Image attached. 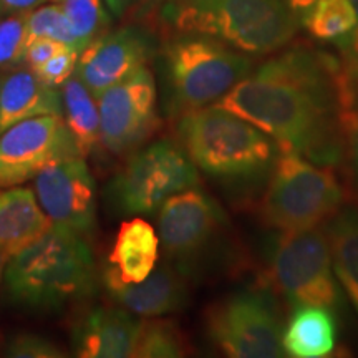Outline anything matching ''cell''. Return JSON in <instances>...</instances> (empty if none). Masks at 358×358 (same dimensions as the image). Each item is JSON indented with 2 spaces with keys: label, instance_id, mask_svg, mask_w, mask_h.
Instances as JSON below:
<instances>
[{
  "label": "cell",
  "instance_id": "29",
  "mask_svg": "<svg viewBox=\"0 0 358 358\" xmlns=\"http://www.w3.org/2000/svg\"><path fill=\"white\" fill-rule=\"evenodd\" d=\"M80 52L73 50V48H66V50L57 53L52 57L47 64H43L40 69L35 70L38 78L48 85V87L60 88L71 75L75 73L77 69Z\"/></svg>",
  "mask_w": 358,
  "mask_h": 358
},
{
  "label": "cell",
  "instance_id": "15",
  "mask_svg": "<svg viewBox=\"0 0 358 358\" xmlns=\"http://www.w3.org/2000/svg\"><path fill=\"white\" fill-rule=\"evenodd\" d=\"M103 284L110 297L134 315H166L181 310L187 302L185 279L169 267L155 268L141 282H124L113 267H108L103 274Z\"/></svg>",
  "mask_w": 358,
  "mask_h": 358
},
{
  "label": "cell",
  "instance_id": "31",
  "mask_svg": "<svg viewBox=\"0 0 358 358\" xmlns=\"http://www.w3.org/2000/svg\"><path fill=\"white\" fill-rule=\"evenodd\" d=\"M66 48H70V47H66V45L62 42H57V40L37 38L27 45L24 65L35 71L37 69H40L43 64H47L52 57H55L57 53L66 50Z\"/></svg>",
  "mask_w": 358,
  "mask_h": 358
},
{
  "label": "cell",
  "instance_id": "11",
  "mask_svg": "<svg viewBox=\"0 0 358 358\" xmlns=\"http://www.w3.org/2000/svg\"><path fill=\"white\" fill-rule=\"evenodd\" d=\"M78 155L62 115H43L0 134V187L20 186L66 156ZM80 156V155H78Z\"/></svg>",
  "mask_w": 358,
  "mask_h": 358
},
{
  "label": "cell",
  "instance_id": "7",
  "mask_svg": "<svg viewBox=\"0 0 358 358\" xmlns=\"http://www.w3.org/2000/svg\"><path fill=\"white\" fill-rule=\"evenodd\" d=\"M268 277L292 306H317L332 312L343 306L325 227L280 232L268 256Z\"/></svg>",
  "mask_w": 358,
  "mask_h": 358
},
{
  "label": "cell",
  "instance_id": "32",
  "mask_svg": "<svg viewBox=\"0 0 358 358\" xmlns=\"http://www.w3.org/2000/svg\"><path fill=\"white\" fill-rule=\"evenodd\" d=\"M347 146H348V151H350L352 169H353V174H355V181L358 185V90H355L350 116H348Z\"/></svg>",
  "mask_w": 358,
  "mask_h": 358
},
{
  "label": "cell",
  "instance_id": "23",
  "mask_svg": "<svg viewBox=\"0 0 358 358\" xmlns=\"http://www.w3.org/2000/svg\"><path fill=\"white\" fill-rule=\"evenodd\" d=\"M301 17L313 38L334 43L345 38L358 22L350 0H315Z\"/></svg>",
  "mask_w": 358,
  "mask_h": 358
},
{
  "label": "cell",
  "instance_id": "33",
  "mask_svg": "<svg viewBox=\"0 0 358 358\" xmlns=\"http://www.w3.org/2000/svg\"><path fill=\"white\" fill-rule=\"evenodd\" d=\"M45 0H0L2 3V10L6 13H15V12H30L37 8L40 3Z\"/></svg>",
  "mask_w": 358,
  "mask_h": 358
},
{
  "label": "cell",
  "instance_id": "21",
  "mask_svg": "<svg viewBox=\"0 0 358 358\" xmlns=\"http://www.w3.org/2000/svg\"><path fill=\"white\" fill-rule=\"evenodd\" d=\"M62 116L80 156L87 158L101 143L100 110L96 96L83 80L73 73L60 87Z\"/></svg>",
  "mask_w": 358,
  "mask_h": 358
},
{
  "label": "cell",
  "instance_id": "18",
  "mask_svg": "<svg viewBox=\"0 0 358 358\" xmlns=\"http://www.w3.org/2000/svg\"><path fill=\"white\" fill-rule=\"evenodd\" d=\"M52 224L30 187H0V249L13 256Z\"/></svg>",
  "mask_w": 358,
  "mask_h": 358
},
{
  "label": "cell",
  "instance_id": "37",
  "mask_svg": "<svg viewBox=\"0 0 358 358\" xmlns=\"http://www.w3.org/2000/svg\"><path fill=\"white\" fill-rule=\"evenodd\" d=\"M2 12H3V10H2V3H0V15H2Z\"/></svg>",
  "mask_w": 358,
  "mask_h": 358
},
{
  "label": "cell",
  "instance_id": "27",
  "mask_svg": "<svg viewBox=\"0 0 358 358\" xmlns=\"http://www.w3.org/2000/svg\"><path fill=\"white\" fill-rule=\"evenodd\" d=\"M29 13H8L7 19L0 20V73L24 66Z\"/></svg>",
  "mask_w": 358,
  "mask_h": 358
},
{
  "label": "cell",
  "instance_id": "5",
  "mask_svg": "<svg viewBox=\"0 0 358 358\" xmlns=\"http://www.w3.org/2000/svg\"><path fill=\"white\" fill-rule=\"evenodd\" d=\"M343 189L330 166L280 151L261 206L262 221L279 232L320 226L342 208Z\"/></svg>",
  "mask_w": 358,
  "mask_h": 358
},
{
  "label": "cell",
  "instance_id": "8",
  "mask_svg": "<svg viewBox=\"0 0 358 358\" xmlns=\"http://www.w3.org/2000/svg\"><path fill=\"white\" fill-rule=\"evenodd\" d=\"M209 338L232 358L284 357V324L267 287H248L213 303L206 313Z\"/></svg>",
  "mask_w": 358,
  "mask_h": 358
},
{
  "label": "cell",
  "instance_id": "4",
  "mask_svg": "<svg viewBox=\"0 0 358 358\" xmlns=\"http://www.w3.org/2000/svg\"><path fill=\"white\" fill-rule=\"evenodd\" d=\"M171 13L181 32L209 35L248 55L280 50L299 30L287 0H173Z\"/></svg>",
  "mask_w": 358,
  "mask_h": 358
},
{
  "label": "cell",
  "instance_id": "26",
  "mask_svg": "<svg viewBox=\"0 0 358 358\" xmlns=\"http://www.w3.org/2000/svg\"><path fill=\"white\" fill-rule=\"evenodd\" d=\"M37 38L57 40V42L65 43L66 47L82 53L70 22L58 2L30 10L29 25H27V45Z\"/></svg>",
  "mask_w": 358,
  "mask_h": 358
},
{
  "label": "cell",
  "instance_id": "14",
  "mask_svg": "<svg viewBox=\"0 0 358 358\" xmlns=\"http://www.w3.org/2000/svg\"><path fill=\"white\" fill-rule=\"evenodd\" d=\"M153 45L136 27H123L103 34L80 53L75 73L98 96L111 85L127 78L150 60Z\"/></svg>",
  "mask_w": 358,
  "mask_h": 358
},
{
  "label": "cell",
  "instance_id": "20",
  "mask_svg": "<svg viewBox=\"0 0 358 358\" xmlns=\"http://www.w3.org/2000/svg\"><path fill=\"white\" fill-rule=\"evenodd\" d=\"M159 257V237L145 219L123 222L116 234L110 262L124 282H141L156 268Z\"/></svg>",
  "mask_w": 358,
  "mask_h": 358
},
{
  "label": "cell",
  "instance_id": "3",
  "mask_svg": "<svg viewBox=\"0 0 358 358\" xmlns=\"http://www.w3.org/2000/svg\"><path fill=\"white\" fill-rule=\"evenodd\" d=\"M178 136L196 168L234 185H257L268 178L279 156L268 134L214 105L182 113Z\"/></svg>",
  "mask_w": 358,
  "mask_h": 358
},
{
  "label": "cell",
  "instance_id": "36",
  "mask_svg": "<svg viewBox=\"0 0 358 358\" xmlns=\"http://www.w3.org/2000/svg\"><path fill=\"white\" fill-rule=\"evenodd\" d=\"M10 256H12L10 252L0 249V282H2V279H3V272H6L7 262H8V259H10Z\"/></svg>",
  "mask_w": 358,
  "mask_h": 358
},
{
  "label": "cell",
  "instance_id": "30",
  "mask_svg": "<svg viewBox=\"0 0 358 358\" xmlns=\"http://www.w3.org/2000/svg\"><path fill=\"white\" fill-rule=\"evenodd\" d=\"M350 2L353 8H355L358 19V0H350ZM335 45H337L340 55H342L340 65H342L343 73H345V77L348 82H350L352 87L358 88V22L355 29H353L345 38H342Z\"/></svg>",
  "mask_w": 358,
  "mask_h": 358
},
{
  "label": "cell",
  "instance_id": "1",
  "mask_svg": "<svg viewBox=\"0 0 358 358\" xmlns=\"http://www.w3.org/2000/svg\"><path fill=\"white\" fill-rule=\"evenodd\" d=\"M353 96L338 60L295 47L250 71L214 106L262 129L280 151L332 168L345 153Z\"/></svg>",
  "mask_w": 358,
  "mask_h": 358
},
{
  "label": "cell",
  "instance_id": "38",
  "mask_svg": "<svg viewBox=\"0 0 358 358\" xmlns=\"http://www.w3.org/2000/svg\"><path fill=\"white\" fill-rule=\"evenodd\" d=\"M50 2H60V0H50Z\"/></svg>",
  "mask_w": 358,
  "mask_h": 358
},
{
  "label": "cell",
  "instance_id": "17",
  "mask_svg": "<svg viewBox=\"0 0 358 358\" xmlns=\"http://www.w3.org/2000/svg\"><path fill=\"white\" fill-rule=\"evenodd\" d=\"M43 115H62L60 88L48 87L25 65L0 73V134Z\"/></svg>",
  "mask_w": 358,
  "mask_h": 358
},
{
  "label": "cell",
  "instance_id": "25",
  "mask_svg": "<svg viewBox=\"0 0 358 358\" xmlns=\"http://www.w3.org/2000/svg\"><path fill=\"white\" fill-rule=\"evenodd\" d=\"M58 3L64 8L82 52L105 32L108 15L101 0H60Z\"/></svg>",
  "mask_w": 358,
  "mask_h": 358
},
{
  "label": "cell",
  "instance_id": "24",
  "mask_svg": "<svg viewBox=\"0 0 358 358\" xmlns=\"http://www.w3.org/2000/svg\"><path fill=\"white\" fill-rule=\"evenodd\" d=\"M187 353L186 338L171 320L141 322L133 357L136 358H178Z\"/></svg>",
  "mask_w": 358,
  "mask_h": 358
},
{
  "label": "cell",
  "instance_id": "6",
  "mask_svg": "<svg viewBox=\"0 0 358 358\" xmlns=\"http://www.w3.org/2000/svg\"><path fill=\"white\" fill-rule=\"evenodd\" d=\"M171 101L179 113L211 106L248 77V53L203 34H185L164 52Z\"/></svg>",
  "mask_w": 358,
  "mask_h": 358
},
{
  "label": "cell",
  "instance_id": "9",
  "mask_svg": "<svg viewBox=\"0 0 358 358\" xmlns=\"http://www.w3.org/2000/svg\"><path fill=\"white\" fill-rule=\"evenodd\" d=\"M198 186V168L186 151L176 143L161 140L129 156L110 192L122 213L153 214L171 196Z\"/></svg>",
  "mask_w": 358,
  "mask_h": 358
},
{
  "label": "cell",
  "instance_id": "12",
  "mask_svg": "<svg viewBox=\"0 0 358 358\" xmlns=\"http://www.w3.org/2000/svg\"><path fill=\"white\" fill-rule=\"evenodd\" d=\"M34 191L53 224L90 234L96 217L95 179L83 156H66L47 164L34 178Z\"/></svg>",
  "mask_w": 358,
  "mask_h": 358
},
{
  "label": "cell",
  "instance_id": "16",
  "mask_svg": "<svg viewBox=\"0 0 358 358\" xmlns=\"http://www.w3.org/2000/svg\"><path fill=\"white\" fill-rule=\"evenodd\" d=\"M141 320L124 307H93L73 327L75 355L82 358L133 357Z\"/></svg>",
  "mask_w": 358,
  "mask_h": 358
},
{
  "label": "cell",
  "instance_id": "13",
  "mask_svg": "<svg viewBox=\"0 0 358 358\" xmlns=\"http://www.w3.org/2000/svg\"><path fill=\"white\" fill-rule=\"evenodd\" d=\"M159 241L169 257L189 266L222 229V209L203 191L191 187L164 201L158 211Z\"/></svg>",
  "mask_w": 358,
  "mask_h": 358
},
{
  "label": "cell",
  "instance_id": "22",
  "mask_svg": "<svg viewBox=\"0 0 358 358\" xmlns=\"http://www.w3.org/2000/svg\"><path fill=\"white\" fill-rule=\"evenodd\" d=\"M325 229L335 277L358 313V209H338Z\"/></svg>",
  "mask_w": 358,
  "mask_h": 358
},
{
  "label": "cell",
  "instance_id": "34",
  "mask_svg": "<svg viewBox=\"0 0 358 358\" xmlns=\"http://www.w3.org/2000/svg\"><path fill=\"white\" fill-rule=\"evenodd\" d=\"M105 2L115 17H124L136 7H140L145 0H105Z\"/></svg>",
  "mask_w": 358,
  "mask_h": 358
},
{
  "label": "cell",
  "instance_id": "35",
  "mask_svg": "<svg viewBox=\"0 0 358 358\" xmlns=\"http://www.w3.org/2000/svg\"><path fill=\"white\" fill-rule=\"evenodd\" d=\"M313 2H315V0H287V3L292 7V10L297 13V15H301L302 12H306Z\"/></svg>",
  "mask_w": 358,
  "mask_h": 358
},
{
  "label": "cell",
  "instance_id": "10",
  "mask_svg": "<svg viewBox=\"0 0 358 358\" xmlns=\"http://www.w3.org/2000/svg\"><path fill=\"white\" fill-rule=\"evenodd\" d=\"M96 101L101 145L113 155L138 150L159 124L156 82L146 65L101 92Z\"/></svg>",
  "mask_w": 358,
  "mask_h": 358
},
{
  "label": "cell",
  "instance_id": "2",
  "mask_svg": "<svg viewBox=\"0 0 358 358\" xmlns=\"http://www.w3.org/2000/svg\"><path fill=\"white\" fill-rule=\"evenodd\" d=\"M3 282L13 302L32 308H57L88 297L96 289V266L87 236L52 224L10 256Z\"/></svg>",
  "mask_w": 358,
  "mask_h": 358
},
{
  "label": "cell",
  "instance_id": "19",
  "mask_svg": "<svg viewBox=\"0 0 358 358\" xmlns=\"http://www.w3.org/2000/svg\"><path fill=\"white\" fill-rule=\"evenodd\" d=\"M337 347V320L330 308L294 306L282 332V348L294 358H324Z\"/></svg>",
  "mask_w": 358,
  "mask_h": 358
},
{
  "label": "cell",
  "instance_id": "28",
  "mask_svg": "<svg viewBox=\"0 0 358 358\" xmlns=\"http://www.w3.org/2000/svg\"><path fill=\"white\" fill-rule=\"evenodd\" d=\"M6 355L13 358H60L64 357V352L52 340L34 334H22L8 342Z\"/></svg>",
  "mask_w": 358,
  "mask_h": 358
}]
</instances>
